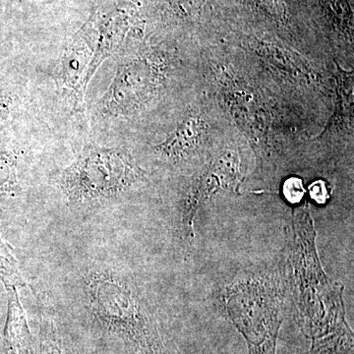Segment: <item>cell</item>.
<instances>
[{
  "mask_svg": "<svg viewBox=\"0 0 354 354\" xmlns=\"http://www.w3.org/2000/svg\"><path fill=\"white\" fill-rule=\"evenodd\" d=\"M95 332L120 354H172L158 319L125 279L111 271L84 279Z\"/></svg>",
  "mask_w": 354,
  "mask_h": 354,
  "instance_id": "obj_1",
  "label": "cell"
},
{
  "mask_svg": "<svg viewBox=\"0 0 354 354\" xmlns=\"http://www.w3.org/2000/svg\"><path fill=\"white\" fill-rule=\"evenodd\" d=\"M283 300L277 274L253 277L228 288L225 311L245 339L248 354H277Z\"/></svg>",
  "mask_w": 354,
  "mask_h": 354,
  "instance_id": "obj_2",
  "label": "cell"
},
{
  "mask_svg": "<svg viewBox=\"0 0 354 354\" xmlns=\"http://www.w3.org/2000/svg\"><path fill=\"white\" fill-rule=\"evenodd\" d=\"M143 178L128 151L92 145L65 169L60 185L70 202L83 204L118 196Z\"/></svg>",
  "mask_w": 354,
  "mask_h": 354,
  "instance_id": "obj_3",
  "label": "cell"
},
{
  "mask_svg": "<svg viewBox=\"0 0 354 354\" xmlns=\"http://www.w3.org/2000/svg\"><path fill=\"white\" fill-rule=\"evenodd\" d=\"M205 94L199 95L167 139L155 147L158 155L174 162L197 157L213 146L211 141H215L218 134L227 133L230 122L225 113Z\"/></svg>",
  "mask_w": 354,
  "mask_h": 354,
  "instance_id": "obj_4",
  "label": "cell"
},
{
  "mask_svg": "<svg viewBox=\"0 0 354 354\" xmlns=\"http://www.w3.org/2000/svg\"><path fill=\"white\" fill-rule=\"evenodd\" d=\"M158 67L147 58L123 65L101 101L104 113L122 115L145 108L160 88Z\"/></svg>",
  "mask_w": 354,
  "mask_h": 354,
  "instance_id": "obj_5",
  "label": "cell"
},
{
  "mask_svg": "<svg viewBox=\"0 0 354 354\" xmlns=\"http://www.w3.org/2000/svg\"><path fill=\"white\" fill-rule=\"evenodd\" d=\"M241 160L235 151H223L209 158L208 164L191 183L183 199L181 220L187 239L194 236V220L200 207L218 191L237 188L241 178Z\"/></svg>",
  "mask_w": 354,
  "mask_h": 354,
  "instance_id": "obj_6",
  "label": "cell"
},
{
  "mask_svg": "<svg viewBox=\"0 0 354 354\" xmlns=\"http://www.w3.org/2000/svg\"><path fill=\"white\" fill-rule=\"evenodd\" d=\"M97 31L92 23L84 26L72 38L60 60V83L73 97L74 109H83L84 95L87 88V73L97 44Z\"/></svg>",
  "mask_w": 354,
  "mask_h": 354,
  "instance_id": "obj_7",
  "label": "cell"
},
{
  "mask_svg": "<svg viewBox=\"0 0 354 354\" xmlns=\"http://www.w3.org/2000/svg\"><path fill=\"white\" fill-rule=\"evenodd\" d=\"M130 18L131 16L127 11L118 9L109 15L102 25L99 35H97L94 57L88 69L86 78L87 85L102 62L111 57L120 48L130 27Z\"/></svg>",
  "mask_w": 354,
  "mask_h": 354,
  "instance_id": "obj_8",
  "label": "cell"
},
{
  "mask_svg": "<svg viewBox=\"0 0 354 354\" xmlns=\"http://www.w3.org/2000/svg\"><path fill=\"white\" fill-rule=\"evenodd\" d=\"M308 354H353V333L342 324L324 339H313Z\"/></svg>",
  "mask_w": 354,
  "mask_h": 354,
  "instance_id": "obj_9",
  "label": "cell"
},
{
  "mask_svg": "<svg viewBox=\"0 0 354 354\" xmlns=\"http://www.w3.org/2000/svg\"><path fill=\"white\" fill-rule=\"evenodd\" d=\"M37 354H75L70 348L69 342L59 329L51 320H44L41 323L38 339H37Z\"/></svg>",
  "mask_w": 354,
  "mask_h": 354,
  "instance_id": "obj_10",
  "label": "cell"
},
{
  "mask_svg": "<svg viewBox=\"0 0 354 354\" xmlns=\"http://www.w3.org/2000/svg\"><path fill=\"white\" fill-rule=\"evenodd\" d=\"M0 274L4 281L14 288L28 286L18 269L17 263L1 241H0Z\"/></svg>",
  "mask_w": 354,
  "mask_h": 354,
  "instance_id": "obj_11",
  "label": "cell"
},
{
  "mask_svg": "<svg viewBox=\"0 0 354 354\" xmlns=\"http://www.w3.org/2000/svg\"><path fill=\"white\" fill-rule=\"evenodd\" d=\"M304 194V186L299 179L291 178L285 185V195L290 202H298Z\"/></svg>",
  "mask_w": 354,
  "mask_h": 354,
  "instance_id": "obj_12",
  "label": "cell"
}]
</instances>
